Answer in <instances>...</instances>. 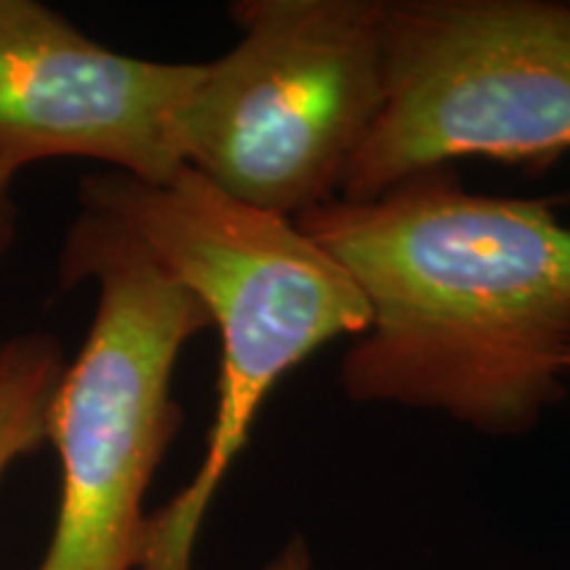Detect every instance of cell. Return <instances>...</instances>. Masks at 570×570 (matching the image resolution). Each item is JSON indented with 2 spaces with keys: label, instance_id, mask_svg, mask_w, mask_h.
I'll return each instance as SVG.
<instances>
[{
  "label": "cell",
  "instance_id": "cell-1",
  "mask_svg": "<svg viewBox=\"0 0 570 570\" xmlns=\"http://www.w3.org/2000/svg\"><path fill=\"white\" fill-rule=\"evenodd\" d=\"M294 223L346 269L370 323L338 386L483 436L537 428L570 365V227L544 198L473 194L452 164Z\"/></svg>",
  "mask_w": 570,
  "mask_h": 570
},
{
  "label": "cell",
  "instance_id": "cell-2",
  "mask_svg": "<svg viewBox=\"0 0 570 570\" xmlns=\"http://www.w3.org/2000/svg\"><path fill=\"white\" fill-rule=\"evenodd\" d=\"M80 206L125 225L198 298L219 333L217 410L194 481L148 515L140 570H194L202 520L244 452L267 396L341 336H362L370 309L344 267L288 217L233 202L194 169L164 183L88 175Z\"/></svg>",
  "mask_w": 570,
  "mask_h": 570
},
{
  "label": "cell",
  "instance_id": "cell-3",
  "mask_svg": "<svg viewBox=\"0 0 570 570\" xmlns=\"http://www.w3.org/2000/svg\"><path fill=\"white\" fill-rule=\"evenodd\" d=\"M59 273L63 288L96 283L98 304L48 420L61 494L38 570H135L148 537L142 502L183 425L177 360L212 320L125 225L88 206L63 238Z\"/></svg>",
  "mask_w": 570,
  "mask_h": 570
},
{
  "label": "cell",
  "instance_id": "cell-4",
  "mask_svg": "<svg viewBox=\"0 0 570 570\" xmlns=\"http://www.w3.org/2000/svg\"><path fill=\"white\" fill-rule=\"evenodd\" d=\"M386 0H238L240 38L177 117V151L233 202L296 219L341 196L386 104Z\"/></svg>",
  "mask_w": 570,
  "mask_h": 570
},
{
  "label": "cell",
  "instance_id": "cell-5",
  "mask_svg": "<svg viewBox=\"0 0 570 570\" xmlns=\"http://www.w3.org/2000/svg\"><path fill=\"white\" fill-rule=\"evenodd\" d=\"M383 75L344 202L460 159L537 167L570 151V3L386 0Z\"/></svg>",
  "mask_w": 570,
  "mask_h": 570
},
{
  "label": "cell",
  "instance_id": "cell-6",
  "mask_svg": "<svg viewBox=\"0 0 570 570\" xmlns=\"http://www.w3.org/2000/svg\"><path fill=\"white\" fill-rule=\"evenodd\" d=\"M202 71L111 51L35 0H0V167L92 159L169 180L185 167L177 117Z\"/></svg>",
  "mask_w": 570,
  "mask_h": 570
},
{
  "label": "cell",
  "instance_id": "cell-7",
  "mask_svg": "<svg viewBox=\"0 0 570 570\" xmlns=\"http://www.w3.org/2000/svg\"><path fill=\"white\" fill-rule=\"evenodd\" d=\"M69 362L48 333H19L0 344V479L48 441V420Z\"/></svg>",
  "mask_w": 570,
  "mask_h": 570
},
{
  "label": "cell",
  "instance_id": "cell-8",
  "mask_svg": "<svg viewBox=\"0 0 570 570\" xmlns=\"http://www.w3.org/2000/svg\"><path fill=\"white\" fill-rule=\"evenodd\" d=\"M17 173L9 167H0V256L9 252L17 235V204L11 198V183Z\"/></svg>",
  "mask_w": 570,
  "mask_h": 570
},
{
  "label": "cell",
  "instance_id": "cell-9",
  "mask_svg": "<svg viewBox=\"0 0 570 570\" xmlns=\"http://www.w3.org/2000/svg\"><path fill=\"white\" fill-rule=\"evenodd\" d=\"M262 570H312V552L304 537L288 539Z\"/></svg>",
  "mask_w": 570,
  "mask_h": 570
},
{
  "label": "cell",
  "instance_id": "cell-10",
  "mask_svg": "<svg viewBox=\"0 0 570 570\" xmlns=\"http://www.w3.org/2000/svg\"><path fill=\"white\" fill-rule=\"evenodd\" d=\"M568 383H570V365H568Z\"/></svg>",
  "mask_w": 570,
  "mask_h": 570
}]
</instances>
